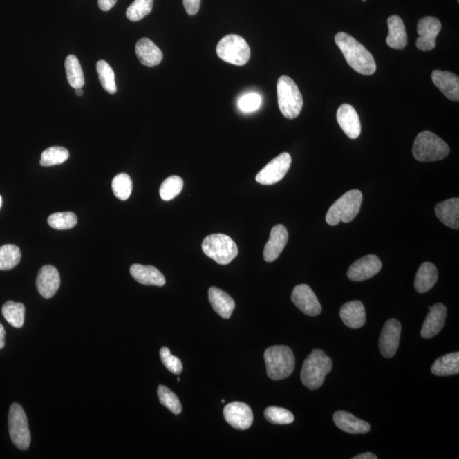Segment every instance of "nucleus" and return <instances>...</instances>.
I'll list each match as a JSON object with an SVG mask.
<instances>
[{
  "label": "nucleus",
  "instance_id": "72a5a7b5",
  "mask_svg": "<svg viewBox=\"0 0 459 459\" xmlns=\"http://www.w3.org/2000/svg\"><path fill=\"white\" fill-rule=\"evenodd\" d=\"M100 82L103 88L109 94H115L117 92L116 83H115V74L112 68L106 61H99L96 64Z\"/></svg>",
  "mask_w": 459,
  "mask_h": 459
},
{
  "label": "nucleus",
  "instance_id": "c85d7f7f",
  "mask_svg": "<svg viewBox=\"0 0 459 459\" xmlns=\"http://www.w3.org/2000/svg\"><path fill=\"white\" fill-rule=\"evenodd\" d=\"M431 372L436 376H450L458 375L459 353L447 354L440 357L431 366Z\"/></svg>",
  "mask_w": 459,
  "mask_h": 459
},
{
  "label": "nucleus",
  "instance_id": "3c124183",
  "mask_svg": "<svg viewBox=\"0 0 459 459\" xmlns=\"http://www.w3.org/2000/svg\"><path fill=\"white\" fill-rule=\"evenodd\" d=\"M362 1L365 2V1H366V0H362Z\"/></svg>",
  "mask_w": 459,
  "mask_h": 459
},
{
  "label": "nucleus",
  "instance_id": "5701e85b",
  "mask_svg": "<svg viewBox=\"0 0 459 459\" xmlns=\"http://www.w3.org/2000/svg\"><path fill=\"white\" fill-rule=\"evenodd\" d=\"M344 324L350 328H360L366 323V310L364 303L355 301L344 303L339 312Z\"/></svg>",
  "mask_w": 459,
  "mask_h": 459
},
{
  "label": "nucleus",
  "instance_id": "aec40b11",
  "mask_svg": "<svg viewBox=\"0 0 459 459\" xmlns=\"http://www.w3.org/2000/svg\"><path fill=\"white\" fill-rule=\"evenodd\" d=\"M432 81L436 87L451 101H459V79L456 74L435 70L432 73Z\"/></svg>",
  "mask_w": 459,
  "mask_h": 459
},
{
  "label": "nucleus",
  "instance_id": "dca6fc26",
  "mask_svg": "<svg viewBox=\"0 0 459 459\" xmlns=\"http://www.w3.org/2000/svg\"><path fill=\"white\" fill-rule=\"evenodd\" d=\"M60 274L55 266L44 265L40 269L36 279V287L44 298H53L60 288Z\"/></svg>",
  "mask_w": 459,
  "mask_h": 459
},
{
  "label": "nucleus",
  "instance_id": "20e7f679",
  "mask_svg": "<svg viewBox=\"0 0 459 459\" xmlns=\"http://www.w3.org/2000/svg\"><path fill=\"white\" fill-rule=\"evenodd\" d=\"M449 153V145L431 131L420 133L413 147V157L418 162L442 160Z\"/></svg>",
  "mask_w": 459,
  "mask_h": 459
},
{
  "label": "nucleus",
  "instance_id": "09e8293b",
  "mask_svg": "<svg viewBox=\"0 0 459 459\" xmlns=\"http://www.w3.org/2000/svg\"><path fill=\"white\" fill-rule=\"evenodd\" d=\"M2 202H3L2 197L1 196H0V209H1Z\"/></svg>",
  "mask_w": 459,
  "mask_h": 459
},
{
  "label": "nucleus",
  "instance_id": "7ed1b4c3",
  "mask_svg": "<svg viewBox=\"0 0 459 459\" xmlns=\"http://www.w3.org/2000/svg\"><path fill=\"white\" fill-rule=\"evenodd\" d=\"M266 371L270 379L282 380L294 372L295 358L290 347L274 346L265 351Z\"/></svg>",
  "mask_w": 459,
  "mask_h": 459
},
{
  "label": "nucleus",
  "instance_id": "a19ab883",
  "mask_svg": "<svg viewBox=\"0 0 459 459\" xmlns=\"http://www.w3.org/2000/svg\"><path fill=\"white\" fill-rule=\"evenodd\" d=\"M160 357L162 364L165 366V368H167L169 372H171L174 375H180V373H182V362H181L179 358L175 357V355H173L171 353H170L169 348H162L160 350Z\"/></svg>",
  "mask_w": 459,
  "mask_h": 459
},
{
  "label": "nucleus",
  "instance_id": "58836bf2",
  "mask_svg": "<svg viewBox=\"0 0 459 459\" xmlns=\"http://www.w3.org/2000/svg\"><path fill=\"white\" fill-rule=\"evenodd\" d=\"M266 420L274 424H290L294 421L290 411L279 406H269L265 411Z\"/></svg>",
  "mask_w": 459,
  "mask_h": 459
},
{
  "label": "nucleus",
  "instance_id": "bb28decb",
  "mask_svg": "<svg viewBox=\"0 0 459 459\" xmlns=\"http://www.w3.org/2000/svg\"><path fill=\"white\" fill-rule=\"evenodd\" d=\"M435 212L438 219L447 227L459 229V199L446 200L435 206Z\"/></svg>",
  "mask_w": 459,
  "mask_h": 459
},
{
  "label": "nucleus",
  "instance_id": "79ce46f5",
  "mask_svg": "<svg viewBox=\"0 0 459 459\" xmlns=\"http://www.w3.org/2000/svg\"><path fill=\"white\" fill-rule=\"evenodd\" d=\"M261 97L256 93L243 95L238 101V107L243 113H252L260 109Z\"/></svg>",
  "mask_w": 459,
  "mask_h": 459
},
{
  "label": "nucleus",
  "instance_id": "4468645a",
  "mask_svg": "<svg viewBox=\"0 0 459 459\" xmlns=\"http://www.w3.org/2000/svg\"><path fill=\"white\" fill-rule=\"evenodd\" d=\"M382 269V263L376 255L369 254L359 259L348 270L347 276L354 282H362L375 277Z\"/></svg>",
  "mask_w": 459,
  "mask_h": 459
},
{
  "label": "nucleus",
  "instance_id": "cd10ccee",
  "mask_svg": "<svg viewBox=\"0 0 459 459\" xmlns=\"http://www.w3.org/2000/svg\"><path fill=\"white\" fill-rule=\"evenodd\" d=\"M438 280V268L431 262H424L418 270L414 287L420 294H424L435 286Z\"/></svg>",
  "mask_w": 459,
  "mask_h": 459
},
{
  "label": "nucleus",
  "instance_id": "412c9836",
  "mask_svg": "<svg viewBox=\"0 0 459 459\" xmlns=\"http://www.w3.org/2000/svg\"><path fill=\"white\" fill-rule=\"evenodd\" d=\"M332 418L337 427L349 434H366L371 429L368 422L362 420L346 411H338Z\"/></svg>",
  "mask_w": 459,
  "mask_h": 459
},
{
  "label": "nucleus",
  "instance_id": "b1692460",
  "mask_svg": "<svg viewBox=\"0 0 459 459\" xmlns=\"http://www.w3.org/2000/svg\"><path fill=\"white\" fill-rule=\"evenodd\" d=\"M135 53L139 61L148 68H153L160 64L164 57L161 50L147 38H143L137 42Z\"/></svg>",
  "mask_w": 459,
  "mask_h": 459
},
{
  "label": "nucleus",
  "instance_id": "a211bd4d",
  "mask_svg": "<svg viewBox=\"0 0 459 459\" xmlns=\"http://www.w3.org/2000/svg\"><path fill=\"white\" fill-rule=\"evenodd\" d=\"M429 312L425 318L421 329V336L424 339H431L442 330L447 317V307L443 303L429 307Z\"/></svg>",
  "mask_w": 459,
  "mask_h": 459
},
{
  "label": "nucleus",
  "instance_id": "f8f14e48",
  "mask_svg": "<svg viewBox=\"0 0 459 459\" xmlns=\"http://www.w3.org/2000/svg\"><path fill=\"white\" fill-rule=\"evenodd\" d=\"M402 325L394 318L388 320L384 325L380 337V350L384 357H393L397 353Z\"/></svg>",
  "mask_w": 459,
  "mask_h": 459
},
{
  "label": "nucleus",
  "instance_id": "1a4fd4ad",
  "mask_svg": "<svg viewBox=\"0 0 459 459\" xmlns=\"http://www.w3.org/2000/svg\"><path fill=\"white\" fill-rule=\"evenodd\" d=\"M9 432L11 440L18 449L27 450L30 446L31 435L28 418L22 407L13 403L9 413Z\"/></svg>",
  "mask_w": 459,
  "mask_h": 459
},
{
  "label": "nucleus",
  "instance_id": "c9c22d12",
  "mask_svg": "<svg viewBox=\"0 0 459 459\" xmlns=\"http://www.w3.org/2000/svg\"><path fill=\"white\" fill-rule=\"evenodd\" d=\"M113 194L121 201H126L131 197L133 182L131 176L125 173L118 174L112 182Z\"/></svg>",
  "mask_w": 459,
  "mask_h": 459
},
{
  "label": "nucleus",
  "instance_id": "f257e3e1",
  "mask_svg": "<svg viewBox=\"0 0 459 459\" xmlns=\"http://www.w3.org/2000/svg\"><path fill=\"white\" fill-rule=\"evenodd\" d=\"M335 39L348 64L355 72L362 75H372L376 72L377 66L373 55L353 36L341 32L337 33Z\"/></svg>",
  "mask_w": 459,
  "mask_h": 459
},
{
  "label": "nucleus",
  "instance_id": "a878e982",
  "mask_svg": "<svg viewBox=\"0 0 459 459\" xmlns=\"http://www.w3.org/2000/svg\"><path fill=\"white\" fill-rule=\"evenodd\" d=\"M209 299L214 312L224 319H229L235 310V301L231 296L216 287L209 290Z\"/></svg>",
  "mask_w": 459,
  "mask_h": 459
},
{
  "label": "nucleus",
  "instance_id": "ddd939ff",
  "mask_svg": "<svg viewBox=\"0 0 459 459\" xmlns=\"http://www.w3.org/2000/svg\"><path fill=\"white\" fill-rule=\"evenodd\" d=\"M291 299L298 309L308 316L316 317L321 312V303L308 285L296 286L292 290Z\"/></svg>",
  "mask_w": 459,
  "mask_h": 459
},
{
  "label": "nucleus",
  "instance_id": "6e6552de",
  "mask_svg": "<svg viewBox=\"0 0 459 459\" xmlns=\"http://www.w3.org/2000/svg\"><path fill=\"white\" fill-rule=\"evenodd\" d=\"M216 53L222 61L236 66L245 65L251 55L250 47L246 40L236 35L222 38L218 44Z\"/></svg>",
  "mask_w": 459,
  "mask_h": 459
},
{
  "label": "nucleus",
  "instance_id": "f704fd0d",
  "mask_svg": "<svg viewBox=\"0 0 459 459\" xmlns=\"http://www.w3.org/2000/svg\"><path fill=\"white\" fill-rule=\"evenodd\" d=\"M183 180L180 176H172L166 179L159 189V194L164 201L176 198L182 191Z\"/></svg>",
  "mask_w": 459,
  "mask_h": 459
},
{
  "label": "nucleus",
  "instance_id": "4be33fe9",
  "mask_svg": "<svg viewBox=\"0 0 459 459\" xmlns=\"http://www.w3.org/2000/svg\"><path fill=\"white\" fill-rule=\"evenodd\" d=\"M131 274L137 282L146 286L162 287L166 283L165 276L154 266L135 264L131 265Z\"/></svg>",
  "mask_w": 459,
  "mask_h": 459
},
{
  "label": "nucleus",
  "instance_id": "ea45409f",
  "mask_svg": "<svg viewBox=\"0 0 459 459\" xmlns=\"http://www.w3.org/2000/svg\"><path fill=\"white\" fill-rule=\"evenodd\" d=\"M159 401L162 405L167 407L174 414L179 415L182 411L179 398L169 388L160 386L158 388Z\"/></svg>",
  "mask_w": 459,
  "mask_h": 459
},
{
  "label": "nucleus",
  "instance_id": "6ab92c4d",
  "mask_svg": "<svg viewBox=\"0 0 459 459\" xmlns=\"http://www.w3.org/2000/svg\"><path fill=\"white\" fill-rule=\"evenodd\" d=\"M288 240V232L283 225H277L272 229L271 234L264 249V259L266 262H273L282 254Z\"/></svg>",
  "mask_w": 459,
  "mask_h": 459
},
{
  "label": "nucleus",
  "instance_id": "423d86ee",
  "mask_svg": "<svg viewBox=\"0 0 459 459\" xmlns=\"http://www.w3.org/2000/svg\"><path fill=\"white\" fill-rule=\"evenodd\" d=\"M277 102L285 118L294 120L301 114L303 101L297 84L288 76H282L277 81Z\"/></svg>",
  "mask_w": 459,
  "mask_h": 459
},
{
  "label": "nucleus",
  "instance_id": "37998d69",
  "mask_svg": "<svg viewBox=\"0 0 459 459\" xmlns=\"http://www.w3.org/2000/svg\"><path fill=\"white\" fill-rule=\"evenodd\" d=\"M183 3L187 13L190 16H194L198 12L201 0H183Z\"/></svg>",
  "mask_w": 459,
  "mask_h": 459
},
{
  "label": "nucleus",
  "instance_id": "f3484780",
  "mask_svg": "<svg viewBox=\"0 0 459 459\" xmlns=\"http://www.w3.org/2000/svg\"><path fill=\"white\" fill-rule=\"evenodd\" d=\"M337 121L344 134L350 139H357L361 135L360 118L353 106L343 104L337 111Z\"/></svg>",
  "mask_w": 459,
  "mask_h": 459
},
{
  "label": "nucleus",
  "instance_id": "9d476101",
  "mask_svg": "<svg viewBox=\"0 0 459 459\" xmlns=\"http://www.w3.org/2000/svg\"><path fill=\"white\" fill-rule=\"evenodd\" d=\"M292 158L288 153L280 154L257 174L256 181L261 185H273L282 180L290 169Z\"/></svg>",
  "mask_w": 459,
  "mask_h": 459
},
{
  "label": "nucleus",
  "instance_id": "4c0bfd02",
  "mask_svg": "<svg viewBox=\"0 0 459 459\" xmlns=\"http://www.w3.org/2000/svg\"><path fill=\"white\" fill-rule=\"evenodd\" d=\"M48 224L55 230H69L76 227L77 218L73 212L55 213L48 218Z\"/></svg>",
  "mask_w": 459,
  "mask_h": 459
},
{
  "label": "nucleus",
  "instance_id": "39448f33",
  "mask_svg": "<svg viewBox=\"0 0 459 459\" xmlns=\"http://www.w3.org/2000/svg\"><path fill=\"white\" fill-rule=\"evenodd\" d=\"M362 194L359 190H351L337 200L326 214V221L329 225H337L340 222L349 223L360 212Z\"/></svg>",
  "mask_w": 459,
  "mask_h": 459
},
{
  "label": "nucleus",
  "instance_id": "de8ad7c7",
  "mask_svg": "<svg viewBox=\"0 0 459 459\" xmlns=\"http://www.w3.org/2000/svg\"><path fill=\"white\" fill-rule=\"evenodd\" d=\"M83 91L82 88H76V95L79 96H82L83 95Z\"/></svg>",
  "mask_w": 459,
  "mask_h": 459
},
{
  "label": "nucleus",
  "instance_id": "2eb2a0df",
  "mask_svg": "<svg viewBox=\"0 0 459 459\" xmlns=\"http://www.w3.org/2000/svg\"><path fill=\"white\" fill-rule=\"evenodd\" d=\"M225 421L233 428L245 431L253 424V412L249 405L243 402H232L225 406Z\"/></svg>",
  "mask_w": 459,
  "mask_h": 459
},
{
  "label": "nucleus",
  "instance_id": "8fccbe9b",
  "mask_svg": "<svg viewBox=\"0 0 459 459\" xmlns=\"http://www.w3.org/2000/svg\"><path fill=\"white\" fill-rule=\"evenodd\" d=\"M224 402H225V400H224V399H222V400H221V403H224Z\"/></svg>",
  "mask_w": 459,
  "mask_h": 459
},
{
  "label": "nucleus",
  "instance_id": "473e14b6",
  "mask_svg": "<svg viewBox=\"0 0 459 459\" xmlns=\"http://www.w3.org/2000/svg\"><path fill=\"white\" fill-rule=\"evenodd\" d=\"M69 158V151L62 147H51L43 151L40 165L44 167H50L62 165L68 160Z\"/></svg>",
  "mask_w": 459,
  "mask_h": 459
},
{
  "label": "nucleus",
  "instance_id": "7c9ffc66",
  "mask_svg": "<svg viewBox=\"0 0 459 459\" xmlns=\"http://www.w3.org/2000/svg\"><path fill=\"white\" fill-rule=\"evenodd\" d=\"M3 317L14 328H21L25 321V306L21 303L8 301L2 307Z\"/></svg>",
  "mask_w": 459,
  "mask_h": 459
},
{
  "label": "nucleus",
  "instance_id": "49530a36",
  "mask_svg": "<svg viewBox=\"0 0 459 459\" xmlns=\"http://www.w3.org/2000/svg\"><path fill=\"white\" fill-rule=\"evenodd\" d=\"M353 459H377V457L376 456L375 454L371 453H362L360 455H357V456H355L353 458Z\"/></svg>",
  "mask_w": 459,
  "mask_h": 459
},
{
  "label": "nucleus",
  "instance_id": "f03ea898",
  "mask_svg": "<svg viewBox=\"0 0 459 459\" xmlns=\"http://www.w3.org/2000/svg\"><path fill=\"white\" fill-rule=\"evenodd\" d=\"M332 368L331 358L321 350H314L303 362L301 373L303 386L309 390H317L323 386Z\"/></svg>",
  "mask_w": 459,
  "mask_h": 459
},
{
  "label": "nucleus",
  "instance_id": "a18cd8bd",
  "mask_svg": "<svg viewBox=\"0 0 459 459\" xmlns=\"http://www.w3.org/2000/svg\"><path fill=\"white\" fill-rule=\"evenodd\" d=\"M5 337H6V330L3 326L0 324V350H2L5 347Z\"/></svg>",
  "mask_w": 459,
  "mask_h": 459
},
{
  "label": "nucleus",
  "instance_id": "e433bc0d",
  "mask_svg": "<svg viewBox=\"0 0 459 459\" xmlns=\"http://www.w3.org/2000/svg\"><path fill=\"white\" fill-rule=\"evenodd\" d=\"M154 0H135L126 11V17L131 21H139L149 15L153 8Z\"/></svg>",
  "mask_w": 459,
  "mask_h": 459
},
{
  "label": "nucleus",
  "instance_id": "9b49d317",
  "mask_svg": "<svg viewBox=\"0 0 459 459\" xmlns=\"http://www.w3.org/2000/svg\"><path fill=\"white\" fill-rule=\"evenodd\" d=\"M442 29V24L434 17H427L418 21V37L416 46L421 51H431L436 46V38Z\"/></svg>",
  "mask_w": 459,
  "mask_h": 459
},
{
  "label": "nucleus",
  "instance_id": "c756f323",
  "mask_svg": "<svg viewBox=\"0 0 459 459\" xmlns=\"http://www.w3.org/2000/svg\"><path fill=\"white\" fill-rule=\"evenodd\" d=\"M65 68L66 77L71 87L82 88L84 85V75L82 66L75 55H69L66 59Z\"/></svg>",
  "mask_w": 459,
  "mask_h": 459
},
{
  "label": "nucleus",
  "instance_id": "c03bdc74",
  "mask_svg": "<svg viewBox=\"0 0 459 459\" xmlns=\"http://www.w3.org/2000/svg\"><path fill=\"white\" fill-rule=\"evenodd\" d=\"M118 0H98L99 8L103 11H109L116 5Z\"/></svg>",
  "mask_w": 459,
  "mask_h": 459
},
{
  "label": "nucleus",
  "instance_id": "2f4dec72",
  "mask_svg": "<svg viewBox=\"0 0 459 459\" xmlns=\"http://www.w3.org/2000/svg\"><path fill=\"white\" fill-rule=\"evenodd\" d=\"M21 253L19 247L13 244H6L0 247V270L9 271L19 264Z\"/></svg>",
  "mask_w": 459,
  "mask_h": 459
},
{
  "label": "nucleus",
  "instance_id": "393cba45",
  "mask_svg": "<svg viewBox=\"0 0 459 459\" xmlns=\"http://www.w3.org/2000/svg\"><path fill=\"white\" fill-rule=\"evenodd\" d=\"M388 46L395 50H403L407 44V33L404 22L401 17L394 15L388 18Z\"/></svg>",
  "mask_w": 459,
  "mask_h": 459
},
{
  "label": "nucleus",
  "instance_id": "0eeeda50",
  "mask_svg": "<svg viewBox=\"0 0 459 459\" xmlns=\"http://www.w3.org/2000/svg\"><path fill=\"white\" fill-rule=\"evenodd\" d=\"M202 249L207 256L219 265H228L238 256V247L234 241L224 234H212L203 241Z\"/></svg>",
  "mask_w": 459,
  "mask_h": 459
}]
</instances>
